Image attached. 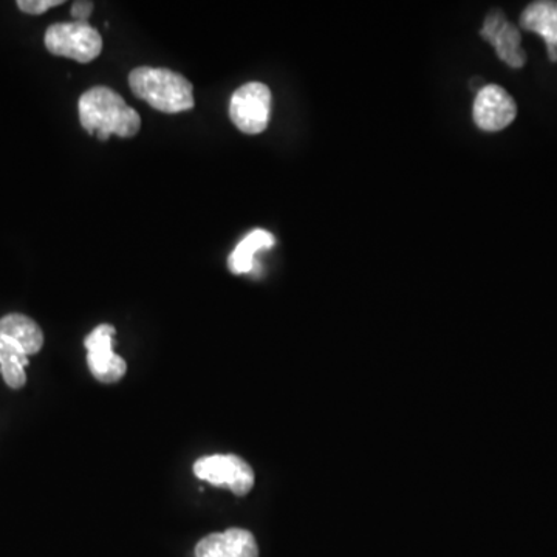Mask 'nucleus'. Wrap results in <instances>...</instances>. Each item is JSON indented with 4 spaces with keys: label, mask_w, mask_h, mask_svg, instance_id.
<instances>
[{
    "label": "nucleus",
    "mask_w": 557,
    "mask_h": 557,
    "mask_svg": "<svg viewBox=\"0 0 557 557\" xmlns=\"http://www.w3.org/2000/svg\"><path fill=\"white\" fill-rule=\"evenodd\" d=\"M81 126L100 141L110 135L132 138L141 129L138 112L126 104L120 94L109 87L98 86L84 91L78 102Z\"/></svg>",
    "instance_id": "obj_1"
},
{
    "label": "nucleus",
    "mask_w": 557,
    "mask_h": 557,
    "mask_svg": "<svg viewBox=\"0 0 557 557\" xmlns=\"http://www.w3.org/2000/svg\"><path fill=\"white\" fill-rule=\"evenodd\" d=\"M129 86L135 97L163 113L188 112L196 106L193 84L170 69H134Z\"/></svg>",
    "instance_id": "obj_2"
},
{
    "label": "nucleus",
    "mask_w": 557,
    "mask_h": 557,
    "mask_svg": "<svg viewBox=\"0 0 557 557\" xmlns=\"http://www.w3.org/2000/svg\"><path fill=\"white\" fill-rule=\"evenodd\" d=\"M46 47L57 57L89 64L100 57L102 38L100 32L86 22H61L46 32Z\"/></svg>",
    "instance_id": "obj_3"
},
{
    "label": "nucleus",
    "mask_w": 557,
    "mask_h": 557,
    "mask_svg": "<svg viewBox=\"0 0 557 557\" xmlns=\"http://www.w3.org/2000/svg\"><path fill=\"white\" fill-rule=\"evenodd\" d=\"M271 90L262 83H248L234 91L230 102V119L234 126L248 135L262 134L271 119Z\"/></svg>",
    "instance_id": "obj_4"
},
{
    "label": "nucleus",
    "mask_w": 557,
    "mask_h": 557,
    "mask_svg": "<svg viewBox=\"0 0 557 557\" xmlns=\"http://www.w3.org/2000/svg\"><path fill=\"white\" fill-rule=\"evenodd\" d=\"M197 478L214 486H228L236 496H247L255 486V471L237 456H209L194 465Z\"/></svg>",
    "instance_id": "obj_5"
},
{
    "label": "nucleus",
    "mask_w": 557,
    "mask_h": 557,
    "mask_svg": "<svg viewBox=\"0 0 557 557\" xmlns=\"http://www.w3.org/2000/svg\"><path fill=\"white\" fill-rule=\"evenodd\" d=\"M115 333L113 325L101 324L84 341L91 375L106 384L116 383L127 370L126 361L113 350Z\"/></svg>",
    "instance_id": "obj_6"
},
{
    "label": "nucleus",
    "mask_w": 557,
    "mask_h": 557,
    "mask_svg": "<svg viewBox=\"0 0 557 557\" xmlns=\"http://www.w3.org/2000/svg\"><path fill=\"white\" fill-rule=\"evenodd\" d=\"M472 113L479 129L498 132L507 129L516 120L518 106L507 90L496 84H490L479 91Z\"/></svg>",
    "instance_id": "obj_7"
},
{
    "label": "nucleus",
    "mask_w": 557,
    "mask_h": 557,
    "mask_svg": "<svg viewBox=\"0 0 557 557\" xmlns=\"http://www.w3.org/2000/svg\"><path fill=\"white\" fill-rule=\"evenodd\" d=\"M480 35L493 44L497 57L509 67L520 69L525 65L527 53L522 49V36L515 25L505 20L500 11H493L486 17Z\"/></svg>",
    "instance_id": "obj_8"
},
{
    "label": "nucleus",
    "mask_w": 557,
    "mask_h": 557,
    "mask_svg": "<svg viewBox=\"0 0 557 557\" xmlns=\"http://www.w3.org/2000/svg\"><path fill=\"white\" fill-rule=\"evenodd\" d=\"M196 557H259L258 542L248 530L230 528L201 539Z\"/></svg>",
    "instance_id": "obj_9"
},
{
    "label": "nucleus",
    "mask_w": 557,
    "mask_h": 557,
    "mask_svg": "<svg viewBox=\"0 0 557 557\" xmlns=\"http://www.w3.org/2000/svg\"><path fill=\"white\" fill-rule=\"evenodd\" d=\"M0 338L11 341L25 354L36 355L44 346V333L32 318L11 313L0 319Z\"/></svg>",
    "instance_id": "obj_10"
},
{
    "label": "nucleus",
    "mask_w": 557,
    "mask_h": 557,
    "mask_svg": "<svg viewBox=\"0 0 557 557\" xmlns=\"http://www.w3.org/2000/svg\"><path fill=\"white\" fill-rule=\"evenodd\" d=\"M520 25L545 40L547 50H557V2H533L523 10Z\"/></svg>",
    "instance_id": "obj_11"
},
{
    "label": "nucleus",
    "mask_w": 557,
    "mask_h": 557,
    "mask_svg": "<svg viewBox=\"0 0 557 557\" xmlns=\"http://www.w3.org/2000/svg\"><path fill=\"white\" fill-rule=\"evenodd\" d=\"M273 234L265 230H255L237 245L228 258V269L233 274H245L252 270L256 252L274 247Z\"/></svg>",
    "instance_id": "obj_12"
},
{
    "label": "nucleus",
    "mask_w": 557,
    "mask_h": 557,
    "mask_svg": "<svg viewBox=\"0 0 557 557\" xmlns=\"http://www.w3.org/2000/svg\"><path fill=\"white\" fill-rule=\"evenodd\" d=\"M28 366V355L16 344L0 338V372L3 381L11 388H22L27 383L25 368Z\"/></svg>",
    "instance_id": "obj_13"
},
{
    "label": "nucleus",
    "mask_w": 557,
    "mask_h": 557,
    "mask_svg": "<svg viewBox=\"0 0 557 557\" xmlns=\"http://www.w3.org/2000/svg\"><path fill=\"white\" fill-rule=\"evenodd\" d=\"M62 0H20L17 7L21 11L28 14H42L53 7L62 5Z\"/></svg>",
    "instance_id": "obj_14"
},
{
    "label": "nucleus",
    "mask_w": 557,
    "mask_h": 557,
    "mask_svg": "<svg viewBox=\"0 0 557 557\" xmlns=\"http://www.w3.org/2000/svg\"><path fill=\"white\" fill-rule=\"evenodd\" d=\"M94 13V2H89V0H78V2L73 3L72 5V16L75 22H86L89 24V17Z\"/></svg>",
    "instance_id": "obj_15"
}]
</instances>
